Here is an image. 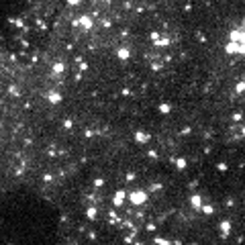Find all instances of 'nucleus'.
<instances>
[{
    "instance_id": "obj_1",
    "label": "nucleus",
    "mask_w": 245,
    "mask_h": 245,
    "mask_svg": "<svg viewBox=\"0 0 245 245\" xmlns=\"http://www.w3.org/2000/svg\"><path fill=\"white\" fill-rule=\"evenodd\" d=\"M143 200H145V194H139V192L133 194V202H143Z\"/></svg>"
}]
</instances>
